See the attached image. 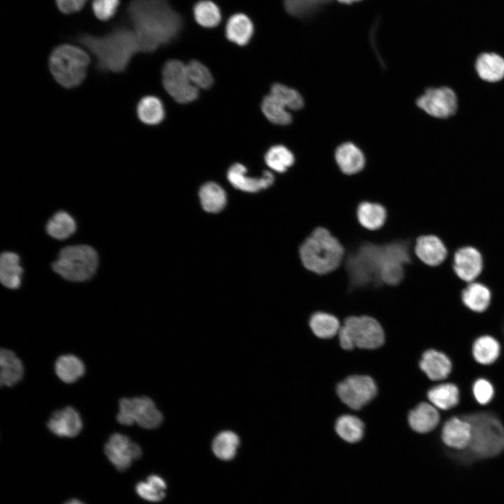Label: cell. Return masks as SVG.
<instances>
[{"label": "cell", "mask_w": 504, "mask_h": 504, "mask_svg": "<svg viewBox=\"0 0 504 504\" xmlns=\"http://www.w3.org/2000/svg\"><path fill=\"white\" fill-rule=\"evenodd\" d=\"M140 52H151L178 34L182 20L167 0H132L127 9Z\"/></svg>", "instance_id": "cell-1"}, {"label": "cell", "mask_w": 504, "mask_h": 504, "mask_svg": "<svg viewBox=\"0 0 504 504\" xmlns=\"http://www.w3.org/2000/svg\"><path fill=\"white\" fill-rule=\"evenodd\" d=\"M78 41L95 57L97 69L102 72H124L140 52L134 31L125 27L102 36L83 34Z\"/></svg>", "instance_id": "cell-2"}, {"label": "cell", "mask_w": 504, "mask_h": 504, "mask_svg": "<svg viewBox=\"0 0 504 504\" xmlns=\"http://www.w3.org/2000/svg\"><path fill=\"white\" fill-rule=\"evenodd\" d=\"M298 254L307 270L318 275H326L342 266L346 250L330 230L317 227L301 243Z\"/></svg>", "instance_id": "cell-3"}, {"label": "cell", "mask_w": 504, "mask_h": 504, "mask_svg": "<svg viewBox=\"0 0 504 504\" xmlns=\"http://www.w3.org/2000/svg\"><path fill=\"white\" fill-rule=\"evenodd\" d=\"M471 427V440L461 454L468 460L495 458L504 452V426L493 413L479 412L461 416Z\"/></svg>", "instance_id": "cell-4"}, {"label": "cell", "mask_w": 504, "mask_h": 504, "mask_svg": "<svg viewBox=\"0 0 504 504\" xmlns=\"http://www.w3.org/2000/svg\"><path fill=\"white\" fill-rule=\"evenodd\" d=\"M90 62L89 55L83 49L62 44L52 50L48 66L53 78L60 86L72 89L83 83Z\"/></svg>", "instance_id": "cell-5"}, {"label": "cell", "mask_w": 504, "mask_h": 504, "mask_svg": "<svg viewBox=\"0 0 504 504\" xmlns=\"http://www.w3.org/2000/svg\"><path fill=\"white\" fill-rule=\"evenodd\" d=\"M98 264V254L92 246L75 245L62 248L52 268L66 280L81 282L93 276Z\"/></svg>", "instance_id": "cell-6"}, {"label": "cell", "mask_w": 504, "mask_h": 504, "mask_svg": "<svg viewBox=\"0 0 504 504\" xmlns=\"http://www.w3.org/2000/svg\"><path fill=\"white\" fill-rule=\"evenodd\" d=\"M340 346L345 350L354 347L374 349L384 342V332L379 321L368 315L349 316L338 332Z\"/></svg>", "instance_id": "cell-7"}, {"label": "cell", "mask_w": 504, "mask_h": 504, "mask_svg": "<svg viewBox=\"0 0 504 504\" xmlns=\"http://www.w3.org/2000/svg\"><path fill=\"white\" fill-rule=\"evenodd\" d=\"M116 419L121 425L136 424L145 429H154L162 424L163 416L151 398L142 396L120 398Z\"/></svg>", "instance_id": "cell-8"}, {"label": "cell", "mask_w": 504, "mask_h": 504, "mask_svg": "<svg viewBox=\"0 0 504 504\" xmlns=\"http://www.w3.org/2000/svg\"><path fill=\"white\" fill-rule=\"evenodd\" d=\"M162 78L164 90L176 102L187 104L198 97L199 89L190 82L186 64L182 62L167 61L162 68Z\"/></svg>", "instance_id": "cell-9"}, {"label": "cell", "mask_w": 504, "mask_h": 504, "mask_svg": "<svg viewBox=\"0 0 504 504\" xmlns=\"http://www.w3.org/2000/svg\"><path fill=\"white\" fill-rule=\"evenodd\" d=\"M377 386L374 380L366 375L348 377L337 387L340 400L353 410H360L376 396Z\"/></svg>", "instance_id": "cell-10"}, {"label": "cell", "mask_w": 504, "mask_h": 504, "mask_svg": "<svg viewBox=\"0 0 504 504\" xmlns=\"http://www.w3.org/2000/svg\"><path fill=\"white\" fill-rule=\"evenodd\" d=\"M416 105L433 117L447 118L456 113L457 98L449 88H429L416 99Z\"/></svg>", "instance_id": "cell-11"}, {"label": "cell", "mask_w": 504, "mask_h": 504, "mask_svg": "<svg viewBox=\"0 0 504 504\" xmlns=\"http://www.w3.org/2000/svg\"><path fill=\"white\" fill-rule=\"evenodd\" d=\"M109 461L119 471L126 470L142 454L140 446L129 437L118 433L112 434L104 446Z\"/></svg>", "instance_id": "cell-12"}, {"label": "cell", "mask_w": 504, "mask_h": 504, "mask_svg": "<svg viewBox=\"0 0 504 504\" xmlns=\"http://www.w3.org/2000/svg\"><path fill=\"white\" fill-rule=\"evenodd\" d=\"M47 427L58 437L74 438L81 431L83 422L78 412L72 407L67 406L51 414Z\"/></svg>", "instance_id": "cell-13"}, {"label": "cell", "mask_w": 504, "mask_h": 504, "mask_svg": "<svg viewBox=\"0 0 504 504\" xmlns=\"http://www.w3.org/2000/svg\"><path fill=\"white\" fill-rule=\"evenodd\" d=\"M227 177L235 188L248 192L267 188L274 181V175L269 171H265L260 177L248 176L246 167L240 163H235L229 168Z\"/></svg>", "instance_id": "cell-14"}, {"label": "cell", "mask_w": 504, "mask_h": 504, "mask_svg": "<svg viewBox=\"0 0 504 504\" xmlns=\"http://www.w3.org/2000/svg\"><path fill=\"white\" fill-rule=\"evenodd\" d=\"M441 440L443 444L450 449H465L471 440L470 424L462 417L450 418L442 427Z\"/></svg>", "instance_id": "cell-15"}, {"label": "cell", "mask_w": 504, "mask_h": 504, "mask_svg": "<svg viewBox=\"0 0 504 504\" xmlns=\"http://www.w3.org/2000/svg\"><path fill=\"white\" fill-rule=\"evenodd\" d=\"M483 261L480 253L474 247L458 249L454 258V270L456 275L465 281H472L481 273Z\"/></svg>", "instance_id": "cell-16"}, {"label": "cell", "mask_w": 504, "mask_h": 504, "mask_svg": "<svg viewBox=\"0 0 504 504\" xmlns=\"http://www.w3.org/2000/svg\"><path fill=\"white\" fill-rule=\"evenodd\" d=\"M416 256L428 266H437L446 258L447 248L440 239L433 234L418 237L414 246Z\"/></svg>", "instance_id": "cell-17"}, {"label": "cell", "mask_w": 504, "mask_h": 504, "mask_svg": "<svg viewBox=\"0 0 504 504\" xmlns=\"http://www.w3.org/2000/svg\"><path fill=\"white\" fill-rule=\"evenodd\" d=\"M419 367L433 381L446 379L452 369L451 362L449 357L444 353L435 349H428L423 354L419 362Z\"/></svg>", "instance_id": "cell-18"}, {"label": "cell", "mask_w": 504, "mask_h": 504, "mask_svg": "<svg viewBox=\"0 0 504 504\" xmlns=\"http://www.w3.org/2000/svg\"><path fill=\"white\" fill-rule=\"evenodd\" d=\"M335 159L340 171L346 175L358 174L365 164L362 150L351 142L342 144L336 148Z\"/></svg>", "instance_id": "cell-19"}, {"label": "cell", "mask_w": 504, "mask_h": 504, "mask_svg": "<svg viewBox=\"0 0 504 504\" xmlns=\"http://www.w3.org/2000/svg\"><path fill=\"white\" fill-rule=\"evenodd\" d=\"M357 220L364 229L376 231L382 229L387 220L386 208L381 203L365 200L356 209Z\"/></svg>", "instance_id": "cell-20"}, {"label": "cell", "mask_w": 504, "mask_h": 504, "mask_svg": "<svg viewBox=\"0 0 504 504\" xmlns=\"http://www.w3.org/2000/svg\"><path fill=\"white\" fill-rule=\"evenodd\" d=\"M440 421V414L435 407L427 402H421L408 415L411 428L419 433L433 430Z\"/></svg>", "instance_id": "cell-21"}, {"label": "cell", "mask_w": 504, "mask_h": 504, "mask_svg": "<svg viewBox=\"0 0 504 504\" xmlns=\"http://www.w3.org/2000/svg\"><path fill=\"white\" fill-rule=\"evenodd\" d=\"M24 368L21 360L15 354L7 349L0 351V384L1 386H13L23 377Z\"/></svg>", "instance_id": "cell-22"}, {"label": "cell", "mask_w": 504, "mask_h": 504, "mask_svg": "<svg viewBox=\"0 0 504 504\" xmlns=\"http://www.w3.org/2000/svg\"><path fill=\"white\" fill-rule=\"evenodd\" d=\"M475 69L482 80L499 81L504 78V59L496 53H482L476 60Z\"/></svg>", "instance_id": "cell-23"}, {"label": "cell", "mask_w": 504, "mask_h": 504, "mask_svg": "<svg viewBox=\"0 0 504 504\" xmlns=\"http://www.w3.org/2000/svg\"><path fill=\"white\" fill-rule=\"evenodd\" d=\"M253 26L248 16L243 13L232 15L227 22L225 34L227 39L239 46H244L250 41Z\"/></svg>", "instance_id": "cell-24"}, {"label": "cell", "mask_w": 504, "mask_h": 504, "mask_svg": "<svg viewBox=\"0 0 504 504\" xmlns=\"http://www.w3.org/2000/svg\"><path fill=\"white\" fill-rule=\"evenodd\" d=\"M22 268L20 265L18 255L13 252H4L0 258V280L10 289L18 288L21 284Z\"/></svg>", "instance_id": "cell-25"}, {"label": "cell", "mask_w": 504, "mask_h": 504, "mask_svg": "<svg viewBox=\"0 0 504 504\" xmlns=\"http://www.w3.org/2000/svg\"><path fill=\"white\" fill-rule=\"evenodd\" d=\"M136 112L139 120L148 125L160 124L164 118L163 104L153 95L142 97L136 105Z\"/></svg>", "instance_id": "cell-26"}, {"label": "cell", "mask_w": 504, "mask_h": 504, "mask_svg": "<svg viewBox=\"0 0 504 504\" xmlns=\"http://www.w3.org/2000/svg\"><path fill=\"white\" fill-rule=\"evenodd\" d=\"M83 361L72 354L62 355L55 363V372L58 378L66 384L76 382L85 373Z\"/></svg>", "instance_id": "cell-27"}, {"label": "cell", "mask_w": 504, "mask_h": 504, "mask_svg": "<svg viewBox=\"0 0 504 504\" xmlns=\"http://www.w3.org/2000/svg\"><path fill=\"white\" fill-rule=\"evenodd\" d=\"M427 397L435 407L448 410L458 405L460 393L455 384L445 383L431 388L427 393Z\"/></svg>", "instance_id": "cell-28"}, {"label": "cell", "mask_w": 504, "mask_h": 504, "mask_svg": "<svg viewBox=\"0 0 504 504\" xmlns=\"http://www.w3.org/2000/svg\"><path fill=\"white\" fill-rule=\"evenodd\" d=\"M491 298L489 289L479 283L470 284L461 293L464 305L475 312L485 311L489 306Z\"/></svg>", "instance_id": "cell-29"}, {"label": "cell", "mask_w": 504, "mask_h": 504, "mask_svg": "<svg viewBox=\"0 0 504 504\" xmlns=\"http://www.w3.org/2000/svg\"><path fill=\"white\" fill-rule=\"evenodd\" d=\"M309 325L313 333L321 339L333 337L341 328L340 322L335 315L321 311L311 315Z\"/></svg>", "instance_id": "cell-30"}, {"label": "cell", "mask_w": 504, "mask_h": 504, "mask_svg": "<svg viewBox=\"0 0 504 504\" xmlns=\"http://www.w3.org/2000/svg\"><path fill=\"white\" fill-rule=\"evenodd\" d=\"M500 346L492 336L482 335L474 342L472 354L474 359L482 365H491L499 357Z\"/></svg>", "instance_id": "cell-31"}, {"label": "cell", "mask_w": 504, "mask_h": 504, "mask_svg": "<svg viewBox=\"0 0 504 504\" xmlns=\"http://www.w3.org/2000/svg\"><path fill=\"white\" fill-rule=\"evenodd\" d=\"M199 197L203 209L211 213H216L225 206L227 197L223 188L214 183L208 182L202 186Z\"/></svg>", "instance_id": "cell-32"}, {"label": "cell", "mask_w": 504, "mask_h": 504, "mask_svg": "<svg viewBox=\"0 0 504 504\" xmlns=\"http://www.w3.org/2000/svg\"><path fill=\"white\" fill-rule=\"evenodd\" d=\"M239 444V438L235 433L224 430L214 438L211 449L218 458L230 461L234 458Z\"/></svg>", "instance_id": "cell-33"}, {"label": "cell", "mask_w": 504, "mask_h": 504, "mask_svg": "<svg viewBox=\"0 0 504 504\" xmlns=\"http://www.w3.org/2000/svg\"><path fill=\"white\" fill-rule=\"evenodd\" d=\"M46 232L52 237L64 240L72 235L76 230L74 219L65 211H58L49 219Z\"/></svg>", "instance_id": "cell-34"}, {"label": "cell", "mask_w": 504, "mask_h": 504, "mask_svg": "<svg viewBox=\"0 0 504 504\" xmlns=\"http://www.w3.org/2000/svg\"><path fill=\"white\" fill-rule=\"evenodd\" d=\"M166 489L165 481L158 475H149L146 480L138 482L135 487L139 497L150 502L162 500L165 497Z\"/></svg>", "instance_id": "cell-35"}, {"label": "cell", "mask_w": 504, "mask_h": 504, "mask_svg": "<svg viewBox=\"0 0 504 504\" xmlns=\"http://www.w3.org/2000/svg\"><path fill=\"white\" fill-rule=\"evenodd\" d=\"M261 109L265 118L273 124L287 125L292 122L289 110L271 94L263 98Z\"/></svg>", "instance_id": "cell-36"}, {"label": "cell", "mask_w": 504, "mask_h": 504, "mask_svg": "<svg viewBox=\"0 0 504 504\" xmlns=\"http://www.w3.org/2000/svg\"><path fill=\"white\" fill-rule=\"evenodd\" d=\"M335 430L344 440L354 443L358 442L363 438L364 424L358 417L346 414L337 420Z\"/></svg>", "instance_id": "cell-37"}, {"label": "cell", "mask_w": 504, "mask_h": 504, "mask_svg": "<svg viewBox=\"0 0 504 504\" xmlns=\"http://www.w3.org/2000/svg\"><path fill=\"white\" fill-rule=\"evenodd\" d=\"M265 162L273 171L284 173L295 162L293 153L283 145L272 146L265 153Z\"/></svg>", "instance_id": "cell-38"}, {"label": "cell", "mask_w": 504, "mask_h": 504, "mask_svg": "<svg viewBox=\"0 0 504 504\" xmlns=\"http://www.w3.org/2000/svg\"><path fill=\"white\" fill-rule=\"evenodd\" d=\"M193 14L196 22L204 27H214L221 20L218 7L209 0L198 1L194 6Z\"/></svg>", "instance_id": "cell-39"}, {"label": "cell", "mask_w": 504, "mask_h": 504, "mask_svg": "<svg viewBox=\"0 0 504 504\" xmlns=\"http://www.w3.org/2000/svg\"><path fill=\"white\" fill-rule=\"evenodd\" d=\"M333 0H284L286 11L293 17L304 18L312 15Z\"/></svg>", "instance_id": "cell-40"}, {"label": "cell", "mask_w": 504, "mask_h": 504, "mask_svg": "<svg viewBox=\"0 0 504 504\" xmlns=\"http://www.w3.org/2000/svg\"><path fill=\"white\" fill-rule=\"evenodd\" d=\"M288 110L298 111L304 106L302 95L295 89L281 83L272 85L270 93Z\"/></svg>", "instance_id": "cell-41"}, {"label": "cell", "mask_w": 504, "mask_h": 504, "mask_svg": "<svg viewBox=\"0 0 504 504\" xmlns=\"http://www.w3.org/2000/svg\"><path fill=\"white\" fill-rule=\"evenodd\" d=\"M186 69L190 82L197 89H208L212 85L211 73L202 62L192 60L186 64Z\"/></svg>", "instance_id": "cell-42"}, {"label": "cell", "mask_w": 504, "mask_h": 504, "mask_svg": "<svg viewBox=\"0 0 504 504\" xmlns=\"http://www.w3.org/2000/svg\"><path fill=\"white\" fill-rule=\"evenodd\" d=\"M472 393L479 404L486 405L493 398L494 388L489 381L479 378L472 385Z\"/></svg>", "instance_id": "cell-43"}, {"label": "cell", "mask_w": 504, "mask_h": 504, "mask_svg": "<svg viewBox=\"0 0 504 504\" xmlns=\"http://www.w3.org/2000/svg\"><path fill=\"white\" fill-rule=\"evenodd\" d=\"M118 5L119 0H93L92 7L95 16L104 21L114 15Z\"/></svg>", "instance_id": "cell-44"}, {"label": "cell", "mask_w": 504, "mask_h": 504, "mask_svg": "<svg viewBox=\"0 0 504 504\" xmlns=\"http://www.w3.org/2000/svg\"><path fill=\"white\" fill-rule=\"evenodd\" d=\"M60 11L69 14L83 8L87 0H55Z\"/></svg>", "instance_id": "cell-45"}, {"label": "cell", "mask_w": 504, "mask_h": 504, "mask_svg": "<svg viewBox=\"0 0 504 504\" xmlns=\"http://www.w3.org/2000/svg\"><path fill=\"white\" fill-rule=\"evenodd\" d=\"M337 1H339V2L341 3V4H353V3H355V2H358V1H361V0H337Z\"/></svg>", "instance_id": "cell-46"}, {"label": "cell", "mask_w": 504, "mask_h": 504, "mask_svg": "<svg viewBox=\"0 0 504 504\" xmlns=\"http://www.w3.org/2000/svg\"><path fill=\"white\" fill-rule=\"evenodd\" d=\"M64 504H84L81 501L77 499H71L66 502Z\"/></svg>", "instance_id": "cell-47"}]
</instances>
